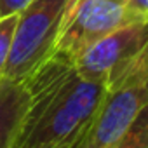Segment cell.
Masks as SVG:
<instances>
[{
    "label": "cell",
    "mask_w": 148,
    "mask_h": 148,
    "mask_svg": "<svg viewBox=\"0 0 148 148\" xmlns=\"http://www.w3.org/2000/svg\"><path fill=\"white\" fill-rule=\"evenodd\" d=\"M28 103L11 148H73L105 92L84 79L73 59L54 52L25 80Z\"/></svg>",
    "instance_id": "cell-1"
},
{
    "label": "cell",
    "mask_w": 148,
    "mask_h": 148,
    "mask_svg": "<svg viewBox=\"0 0 148 148\" xmlns=\"http://www.w3.org/2000/svg\"><path fill=\"white\" fill-rule=\"evenodd\" d=\"M148 103V47L105 84L99 105L73 148H110Z\"/></svg>",
    "instance_id": "cell-2"
},
{
    "label": "cell",
    "mask_w": 148,
    "mask_h": 148,
    "mask_svg": "<svg viewBox=\"0 0 148 148\" xmlns=\"http://www.w3.org/2000/svg\"><path fill=\"white\" fill-rule=\"evenodd\" d=\"M71 2L73 0H33L18 14L4 79L25 82L54 54Z\"/></svg>",
    "instance_id": "cell-3"
},
{
    "label": "cell",
    "mask_w": 148,
    "mask_h": 148,
    "mask_svg": "<svg viewBox=\"0 0 148 148\" xmlns=\"http://www.w3.org/2000/svg\"><path fill=\"white\" fill-rule=\"evenodd\" d=\"M146 47L148 19H132L87 45L73 58V64L84 79L106 84L131 66Z\"/></svg>",
    "instance_id": "cell-4"
},
{
    "label": "cell",
    "mask_w": 148,
    "mask_h": 148,
    "mask_svg": "<svg viewBox=\"0 0 148 148\" xmlns=\"http://www.w3.org/2000/svg\"><path fill=\"white\" fill-rule=\"evenodd\" d=\"M127 2L129 0H73L54 52L73 59L98 38L132 21Z\"/></svg>",
    "instance_id": "cell-5"
},
{
    "label": "cell",
    "mask_w": 148,
    "mask_h": 148,
    "mask_svg": "<svg viewBox=\"0 0 148 148\" xmlns=\"http://www.w3.org/2000/svg\"><path fill=\"white\" fill-rule=\"evenodd\" d=\"M28 103L25 82L0 80V148H11Z\"/></svg>",
    "instance_id": "cell-6"
},
{
    "label": "cell",
    "mask_w": 148,
    "mask_h": 148,
    "mask_svg": "<svg viewBox=\"0 0 148 148\" xmlns=\"http://www.w3.org/2000/svg\"><path fill=\"white\" fill-rule=\"evenodd\" d=\"M110 148H148V103L141 108L129 129Z\"/></svg>",
    "instance_id": "cell-7"
},
{
    "label": "cell",
    "mask_w": 148,
    "mask_h": 148,
    "mask_svg": "<svg viewBox=\"0 0 148 148\" xmlns=\"http://www.w3.org/2000/svg\"><path fill=\"white\" fill-rule=\"evenodd\" d=\"M16 21H18V16H9V18L0 19V80L4 79L5 64H7V59H9L11 40H12Z\"/></svg>",
    "instance_id": "cell-8"
},
{
    "label": "cell",
    "mask_w": 148,
    "mask_h": 148,
    "mask_svg": "<svg viewBox=\"0 0 148 148\" xmlns=\"http://www.w3.org/2000/svg\"><path fill=\"white\" fill-rule=\"evenodd\" d=\"M33 0H0V19L21 14Z\"/></svg>",
    "instance_id": "cell-9"
},
{
    "label": "cell",
    "mask_w": 148,
    "mask_h": 148,
    "mask_svg": "<svg viewBox=\"0 0 148 148\" xmlns=\"http://www.w3.org/2000/svg\"><path fill=\"white\" fill-rule=\"evenodd\" d=\"M127 11L134 19H148V0H129Z\"/></svg>",
    "instance_id": "cell-10"
}]
</instances>
